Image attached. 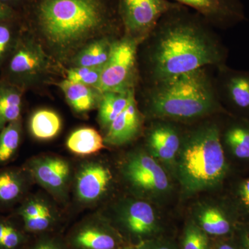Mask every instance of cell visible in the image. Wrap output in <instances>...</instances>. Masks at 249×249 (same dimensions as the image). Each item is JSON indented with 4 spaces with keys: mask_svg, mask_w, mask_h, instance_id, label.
I'll return each instance as SVG.
<instances>
[{
    "mask_svg": "<svg viewBox=\"0 0 249 249\" xmlns=\"http://www.w3.org/2000/svg\"><path fill=\"white\" fill-rule=\"evenodd\" d=\"M229 50L214 28L183 5L161 18L139 46L140 84H150L204 67L227 65Z\"/></svg>",
    "mask_w": 249,
    "mask_h": 249,
    "instance_id": "obj_1",
    "label": "cell"
},
{
    "mask_svg": "<svg viewBox=\"0 0 249 249\" xmlns=\"http://www.w3.org/2000/svg\"><path fill=\"white\" fill-rule=\"evenodd\" d=\"M22 16L60 53L123 30L117 0H35Z\"/></svg>",
    "mask_w": 249,
    "mask_h": 249,
    "instance_id": "obj_2",
    "label": "cell"
},
{
    "mask_svg": "<svg viewBox=\"0 0 249 249\" xmlns=\"http://www.w3.org/2000/svg\"><path fill=\"white\" fill-rule=\"evenodd\" d=\"M211 68L141 84L143 115L150 120L190 124L227 114L218 99Z\"/></svg>",
    "mask_w": 249,
    "mask_h": 249,
    "instance_id": "obj_3",
    "label": "cell"
},
{
    "mask_svg": "<svg viewBox=\"0 0 249 249\" xmlns=\"http://www.w3.org/2000/svg\"><path fill=\"white\" fill-rule=\"evenodd\" d=\"M210 118L185 131L178 151V174L188 191L222 184L230 173L221 141L220 122Z\"/></svg>",
    "mask_w": 249,
    "mask_h": 249,
    "instance_id": "obj_4",
    "label": "cell"
},
{
    "mask_svg": "<svg viewBox=\"0 0 249 249\" xmlns=\"http://www.w3.org/2000/svg\"><path fill=\"white\" fill-rule=\"evenodd\" d=\"M139 44L123 35L113 45L110 58L103 69L98 89L101 92H128L140 84Z\"/></svg>",
    "mask_w": 249,
    "mask_h": 249,
    "instance_id": "obj_5",
    "label": "cell"
},
{
    "mask_svg": "<svg viewBox=\"0 0 249 249\" xmlns=\"http://www.w3.org/2000/svg\"><path fill=\"white\" fill-rule=\"evenodd\" d=\"M178 5L170 0H117L124 36L140 45L151 34L161 18Z\"/></svg>",
    "mask_w": 249,
    "mask_h": 249,
    "instance_id": "obj_6",
    "label": "cell"
},
{
    "mask_svg": "<svg viewBox=\"0 0 249 249\" xmlns=\"http://www.w3.org/2000/svg\"><path fill=\"white\" fill-rule=\"evenodd\" d=\"M23 31L16 49L3 67L1 79L24 90L47 66L43 49Z\"/></svg>",
    "mask_w": 249,
    "mask_h": 249,
    "instance_id": "obj_7",
    "label": "cell"
},
{
    "mask_svg": "<svg viewBox=\"0 0 249 249\" xmlns=\"http://www.w3.org/2000/svg\"><path fill=\"white\" fill-rule=\"evenodd\" d=\"M214 83L219 103L227 114L249 121V71L227 65L214 68Z\"/></svg>",
    "mask_w": 249,
    "mask_h": 249,
    "instance_id": "obj_8",
    "label": "cell"
},
{
    "mask_svg": "<svg viewBox=\"0 0 249 249\" xmlns=\"http://www.w3.org/2000/svg\"><path fill=\"white\" fill-rule=\"evenodd\" d=\"M197 13L214 29H228L243 22L245 9L241 0H170Z\"/></svg>",
    "mask_w": 249,
    "mask_h": 249,
    "instance_id": "obj_9",
    "label": "cell"
},
{
    "mask_svg": "<svg viewBox=\"0 0 249 249\" xmlns=\"http://www.w3.org/2000/svg\"><path fill=\"white\" fill-rule=\"evenodd\" d=\"M124 173L134 186L144 191L162 192L169 186L164 170L145 153L132 156L124 166Z\"/></svg>",
    "mask_w": 249,
    "mask_h": 249,
    "instance_id": "obj_10",
    "label": "cell"
},
{
    "mask_svg": "<svg viewBox=\"0 0 249 249\" xmlns=\"http://www.w3.org/2000/svg\"><path fill=\"white\" fill-rule=\"evenodd\" d=\"M147 129V146L152 154L165 161L174 160L179 151L185 131L181 130L178 123L162 119H154Z\"/></svg>",
    "mask_w": 249,
    "mask_h": 249,
    "instance_id": "obj_11",
    "label": "cell"
},
{
    "mask_svg": "<svg viewBox=\"0 0 249 249\" xmlns=\"http://www.w3.org/2000/svg\"><path fill=\"white\" fill-rule=\"evenodd\" d=\"M145 118L139 108L135 93L128 106L107 127L104 142L119 146L132 142L142 134Z\"/></svg>",
    "mask_w": 249,
    "mask_h": 249,
    "instance_id": "obj_12",
    "label": "cell"
},
{
    "mask_svg": "<svg viewBox=\"0 0 249 249\" xmlns=\"http://www.w3.org/2000/svg\"><path fill=\"white\" fill-rule=\"evenodd\" d=\"M225 124L220 123L221 141L226 155L232 161L249 166V121L227 114Z\"/></svg>",
    "mask_w": 249,
    "mask_h": 249,
    "instance_id": "obj_13",
    "label": "cell"
},
{
    "mask_svg": "<svg viewBox=\"0 0 249 249\" xmlns=\"http://www.w3.org/2000/svg\"><path fill=\"white\" fill-rule=\"evenodd\" d=\"M111 179V172L107 167L97 163L85 165L77 178L78 197L84 202L98 200L107 191Z\"/></svg>",
    "mask_w": 249,
    "mask_h": 249,
    "instance_id": "obj_14",
    "label": "cell"
},
{
    "mask_svg": "<svg viewBox=\"0 0 249 249\" xmlns=\"http://www.w3.org/2000/svg\"><path fill=\"white\" fill-rule=\"evenodd\" d=\"M32 172L37 181L52 191H60L66 185L70 176V165L58 158H47L36 162Z\"/></svg>",
    "mask_w": 249,
    "mask_h": 249,
    "instance_id": "obj_15",
    "label": "cell"
},
{
    "mask_svg": "<svg viewBox=\"0 0 249 249\" xmlns=\"http://www.w3.org/2000/svg\"><path fill=\"white\" fill-rule=\"evenodd\" d=\"M67 103L73 110L83 113L91 110L99 106L103 93L87 85L64 80L59 84Z\"/></svg>",
    "mask_w": 249,
    "mask_h": 249,
    "instance_id": "obj_16",
    "label": "cell"
},
{
    "mask_svg": "<svg viewBox=\"0 0 249 249\" xmlns=\"http://www.w3.org/2000/svg\"><path fill=\"white\" fill-rule=\"evenodd\" d=\"M226 211L218 207L204 210L199 216L201 229L209 235L232 237L238 220L231 209Z\"/></svg>",
    "mask_w": 249,
    "mask_h": 249,
    "instance_id": "obj_17",
    "label": "cell"
},
{
    "mask_svg": "<svg viewBox=\"0 0 249 249\" xmlns=\"http://www.w3.org/2000/svg\"><path fill=\"white\" fill-rule=\"evenodd\" d=\"M124 221L129 231L140 237L151 235L157 229L154 210L144 201H135L129 205L124 213Z\"/></svg>",
    "mask_w": 249,
    "mask_h": 249,
    "instance_id": "obj_18",
    "label": "cell"
},
{
    "mask_svg": "<svg viewBox=\"0 0 249 249\" xmlns=\"http://www.w3.org/2000/svg\"><path fill=\"white\" fill-rule=\"evenodd\" d=\"M118 38L114 36H102L85 46L73 58L74 67H104L110 58L113 45Z\"/></svg>",
    "mask_w": 249,
    "mask_h": 249,
    "instance_id": "obj_19",
    "label": "cell"
},
{
    "mask_svg": "<svg viewBox=\"0 0 249 249\" xmlns=\"http://www.w3.org/2000/svg\"><path fill=\"white\" fill-rule=\"evenodd\" d=\"M23 89L0 78V131L20 119Z\"/></svg>",
    "mask_w": 249,
    "mask_h": 249,
    "instance_id": "obj_20",
    "label": "cell"
},
{
    "mask_svg": "<svg viewBox=\"0 0 249 249\" xmlns=\"http://www.w3.org/2000/svg\"><path fill=\"white\" fill-rule=\"evenodd\" d=\"M136 90L128 92L107 91L103 92L100 102L98 118L103 127L107 129L109 124L124 111L128 106Z\"/></svg>",
    "mask_w": 249,
    "mask_h": 249,
    "instance_id": "obj_21",
    "label": "cell"
},
{
    "mask_svg": "<svg viewBox=\"0 0 249 249\" xmlns=\"http://www.w3.org/2000/svg\"><path fill=\"white\" fill-rule=\"evenodd\" d=\"M104 139L96 129L85 127L74 131L67 142L70 151L78 155H88L104 148Z\"/></svg>",
    "mask_w": 249,
    "mask_h": 249,
    "instance_id": "obj_22",
    "label": "cell"
},
{
    "mask_svg": "<svg viewBox=\"0 0 249 249\" xmlns=\"http://www.w3.org/2000/svg\"><path fill=\"white\" fill-rule=\"evenodd\" d=\"M23 27L22 16L0 22V71L16 49Z\"/></svg>",
    "mask_w": 249,
    "mask_h": 249,
    "instance_id": "obj_23",
    "label": "cell"
},
{
    "mask_svg": "<svg viewBox=\"0 0 249 249\" xmlns=\"http://www.w3.org/2000/svg\"><path fill=\"white\" fill-rule=\"evenodd\" d=\"M31 134L38 139H50L58 134L61 129V120L56 113L49 109L36 111L30 119Z\"/></svg>",
    "mask_w": 249,
    "mask_h": 249,
    "instance_id": "obj_24",
    "label": "cell"
},
{
    "mask_svg": "<svg viewBox=\"0 0 249 249\" xmlns=\"http://www.w3.org/2000/svg\"><path fill=\"white\" fill-rule=\"evenodd\" d=\"M230 199V208L238 222L249 223V177L236 181Z\"/></svg>",
    "mask_w": 249,
    "mask_h": 249,
    "instance_id": "obj_25",
    "label": "cell"
},
{
    "mask_svg": "<svg viewBox=\"0 0 249 249\" xmlns=\"http://www.w3.org/2000/svg\"><path fill=\"white\" fill-rule=\"evenodd\" d=\"M24 190L22 175L14 170L0 172V203L10 204L17 201Z\"/></svg>",
    "mask_w": 249,
    "mask_h": 249,
    "instance_id": "obj_26",
    "label": "cell"
},
{
    "mask_svg": "<svg viewBox=\"0 0 249 249\" xmlns=\"http://www.w3.org/2000/svg\"><path fill=\"white\" fill-rule=\"evenodd\" d=\"M22 135L20 119L14 121L0 131V163L11 160L17 151Z\"/></svg>",
    "mask_w": 249,
    "mask_h": 249,
    "instance_id": "obj_27",
    "label": "cell"
},
{
    "mask_svg": "<svg viewBox=\"0 0 249 249\" xmlns=\"http://www.w3.org/2000/svg\"><path fill=\"white\" fill-rule=\"evenodd\" d=\"M75 243L83 249H114L116 247V241L110 234L95 228H88L78 232Z\"/></svg>",
    "mask_w": 249,
    "mask_h": 249,
    "instance_id": "obj_28",
    "label": "cell"
},
{
    "mask_svg": "<svg viewBox=\"0 0 249 249\" xmlns=\"http://www.w3.org/2000/svg\"><path fill=\"white\" fill-rule=\"evenodd\" d=\"M103 67H73L67 71V79L98 89Z\"/></svg>",
    "mask_w": 249,
    "mask_h": 249,
    "instance_id": "obj_29",
    "label": "cell"
},
{
    "mask_svg": "<svg viewBox=\"0 0 249 249\" xmlns=\"http://www.w3.org/2000/svg\"><path fill=\"white\" fill-rule=\"evenodd\" d=\"M209 240L206 232L197 226L191 224L186 228L183 249H208Z\"/></svg>",
    "mask_w": 249,
    "mask_h": 249,
    "instance_id": "obj_30",
    "label": "cell"
},
{
    "mask_svg": "<svg viewBox=\"0 0 249 249\" xmlns=\"http://www.w3.org/2000/svg\"><path fill=\"white\" fill-rule=\"evenodd\" d=\"M24 227L29 231L37 232L46 230L53 222V215L51 211L36 218L23 219Z\"/></svg>",
    "mask_w": 249,
    "mask_h": 249,
    "instance_id": "obj_31",
    "label": "cell"
},
{
    "mask_svg": "<svg viewBox=\"0 0 249 249\" xmlns=\"http://www.w3.org/2000/svg\"><path fill=\"white\" fill-rule=\"evenodd\" d=\"M50 211L48 206H46L42 201L30 200L23 205L19 210V214L22 219L24 218H36L41 214Z\"/></svg>",
    "mask_w": 249,
    "mask_h": 249,
    "instance_id": "obj_32",
    "label": "cell"
},
{
    "mask_svg": "<svg viewBox=\"0 0 249 249\" xmlns=\"http://www.w3.org/2000/svg\"><path fill=\"white\" fill-rule=\"evenodd\" d=\"M22 237L17 229L10 224L0 244V249H16L22 242Z\"/></svg>",
    "mask_w": 249,
    "mask_h": 249,
    "instance_id": "obj_33",
    "label": "cell"
},
{
    "mask_svg": "<svg viewBox=\"0 0 249 249\" xmlns=\"http://www.w3.org/2000/svg\"><path fill=\"white\" fill-rule=\"evenodd\" d=\"M232 237L240 249H249V223H238Z\"/></svg>",
    "mask_w": 249,
    "mask_h": 249,
    "instance_id": "obj_34",
    "label": "cell"
},
{
    "mask_svg": "<svg viewBox=\"0 0 249 249\" xmlns=\"http://www.w3.org/2000/svg\"><path fill=\"white\" fill-rule=\"evenodd\" d=\"M34 1L35 0H0L3 4L7 5L21 15Z\"/></svg>",
    "mask_w": 249,
    "mask_h": 249,
    "instance_id": "obj_35",
    "label": "cell"
},
{
    "mask_svg": "<svg viewBox=\"0 0 249 249\" xmlns=\"http://www.w3.org/2000/svg\"><path fill=\"white\" fill-rule=\"evenodd\" d=\"M20 16L22 15L0 1V22L15 19Z\"/></svg>",
    "mask_w": 249,
    "mask_h": 249,
    "instance_id": "obj_36",
    "label": "cell"
},
{
    "mask_svg": "<svg viewBox=\"0 0 249 249\" xmlns=\"http://www.w3.org/2000/svg\"><path fill=\"white\" fill-rule=\"evenodd\" d=\"M217 249H240L233 237H228L227 240L222 241L218 245Z\"/></svg>",
    "mask_w": 249,
    "mask_h": 249,
    "instance_id": "obj_37",
    "label": "cell"
},
{
    "mask_svg": "<svg viewBox=\"0 0 249 249\" xmlns=\"http://www.w3.org/2000/svg\"><path fill=\"white\" fill-rule=\"evenodd\" d=\"M34 249H58L56 247L50 243H43L37 246Z\"/></svg>",
    "mask_w": 249,
    "mask_h": 249,
    "instance_id": "obj_38",
    "label": "cell"
},
{
    "mask_svg": "<svg viewBox=\"0 0 249 249\" xmlns=\"http://www.w3.org/2000/svg\"><path fill=\"white\" fill-rule=\"evenodd\" d=\"M147 249H172L170 247H166V246L163 245H157L155 247H152L151 248H148Z\"/></svg>",
    "mask_w": 249,
    "mask_h": 249,
    "instance_id": "obj_39",
    "label": "cell"
},
{
    "mask_svg": "<svg viewBox=\"0 0 249 249\" xmlns=\"http://www.w3.org/2000/svg\"></svg>",
    "mask_w": 249,
    "mask_h": 249,
    "instance_id": "obj_40",
    "label": "cell"
}]
</instances>
